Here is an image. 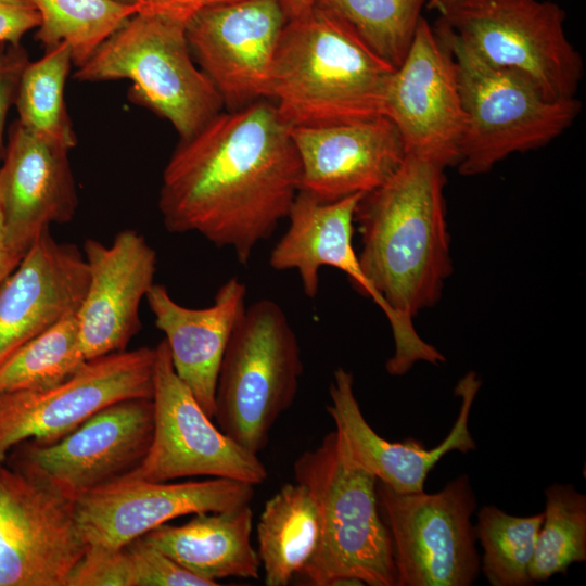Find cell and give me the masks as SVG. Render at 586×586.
<instances>
[{"label": "cell", "mask_w": 586, "mask_h": 586, "mask_svg": "<svg viewBox=\"0 0 586 586\" xmlns=\"http://www.w3.org/2000/svg\"><path fill=\"white\" fill-rule=\"evenodd\" d=\"M292 127L262 99L221 111L180 139L162 176L158 208L171 233L195 232L246 265L300 192Z\"/></svg>", "instance_id": "1"}, {"label": "cell", "mask_w": 586, "mask_h": 586, "mask_svg": "<svg viewBox=\"0 0 586 586\" xmlns=\"http://www.w3.org/2000/svg\"><path fill=\"white\" fill-rule=\"evenodd\" d=\"M444 170L406 154L383 184L360 198L355 211L359 262L393 317L395 348L385 367L395 377L419 361L437 366L446 360L412 323L420 311L438 302L453 270Z\"/></svg>", "instance_id": "2"}, {"label": "cell", "mask_w": 586, "mask_h": 586, "mask_svg": "<svg viewBox=\"0 0 586 586\" xmlns=\"http://www.w3.org/2000/svg\"><path fill=\"white\" fill-rule=\"evenodd\" d=\"M394 72L344 25L313 10L284 26L268 99L292 128L373 118L385 115Z\"/></svg>", "instance_id": "3"}, {"label": "cell", "mask_w": 586, "mask_h": 586, "mask_svg": "<svg viewBox=\"0 0 586 586\" xmlns=\"http://www.w3.org/2000/svg\"><path fill=\"white\" fill-rule=\"evenodd\" d=\"M293 472L314 496L320 519L317 549L300 576L314 586H396L377 479L352 459L340 433L329 432L301 454Z\"/></svg>", "instance_id": "4"}, {"label": "cell", "mask_w": 586, "mask_h": 586, "mask_svg": "<svg viewBox=\"0 0 586 586\" xmlns=\"http://www.w3.org/2000/svg\"><path fill=\"white\" fill-rule=\"evenodd\" d=\"M74 77L80 82L130 80L129 101L166 119L180 139L192 137L225 107L193 60L186 24L158 15H132Z\"/></svg>", "instance_id": "5"}, {"label": "cell", "mask_w": 586, "mask_h": 586, "mask_svg": "<svg viewBox=\"0 0 586 586\" xmlns=\"http://www.w3.org/2000/svg\"><path fill=\"white\" fill-rule=\"evenodd\" d=\"M433 28L457 73L464 113L457 163L461 175L488 173L513 153L550 143L581 113L576 98L549 100L525 78L483 62L440 21Z\"/></svg>", "instance_id": "6"}, {"label": "cell", "mask_w": 586, "mask_h": 586, "mask_svg": "<svg viewBox=\"0 0 586 586\" xmlns=\"http://www.w3.org/2000/svg\"><path fill=\"white\" fill-rule=\"evenodd\" d=\"M302 374L300 344L285 313L271 300L255 301L235 326L220 364L216 425L258 455L294 403Z\"/></svg>", "instance_id": "7"}, {"label": "cell", "mask_w": 586, "mask_h": 586, "mask_svg": "<svg viewBox=\"0 0 586 586\" xmlns=\"http://www.w3.org/2000/svg\"><path fill=\"white\" fill-rule=\"evenodd\" d=\"M438 21L479 59L512 72L549 100L576 98L584 75L565 12L540 0H460Z\"/></svg>", "instance_id": "8"}, {"label": "cell", "mask_w": 586, "mask_h": 586, "mask_svg": "<svg viewBox=\"0 0 586 586\" xmlns=\"http://www.w3.org/2000/svg\"><path fill=\"white\" fill-rule=\"evenodd\" d=\"M387 527L396 586H470L479 576L472 515L477 501L468 474L436 493H399L377 481Z\"/></svg>", "instance_id": "9"}, {"label": "cell", "mask_w": 586, "mask_h": 586, "mask_svg": "<svg viewBox=\"0 0 586 586\" xmlns=\"http://www.w3.org/2000/svg\"><path fill=\"white\" fill-rule=\"evenodd\" d=\"M153 431L152 398H127L95 412L56 442L20 443L4 463L75 500L136 470L150 449Z\"/></svg>", "instance_id": "10"}, {"label": "cell", "mask_w": 586, "mask_h": 586, "mask_svg": "<svg viewBox=\"0 0 586 586\" xmlns=\"http://www.w3.org/2000/svg\"><path fill=\"white\" fill-rule=\"evenodd\" d=\"M152 400L154 431L150 449L141 464L123 479L168 482L208 476L254 486L267 479L268 471L258 455L215 425L177 375L165 340L155 347Z\"/></svg>", "instance_id": "11"}, {"label": "cell", "mask_w": 586, "mask_h": 586, "mask_svg": "<svg viewBox=\"0 0 586 586\" xmlns=\"http://www.w3.org/2000/svg\"><path fill=\"white\" fill-rule=\"evenodd\" d=\"M154 361L155 347L112 353L51 387L0 393V466L24 441L50 444L111 404L152 398Z\"/></svg>", "instance_id": "12"}, {"label": "cell", "mask_w": 586, "mask_h": 586, "mask_svg": "<svg viewBox=\"0 0 586 586\" xmlns=\"http://www.w3.org/2000/svg\"><path fill=\"white\" fill-rule=\"evenodd\" d=\"M286 23L279 0L206 4L187 22L193 60L227 110L268 99L272 63Z\"/></svg>", "instance_id": "13"}, {"label": "cell", "mask_w": 586, "mask_h": 586, "mask_svg": "<svg viewBox=\"0 0 586 586\" xmlns=\"http://www.w3.org/2000/svg\"><path fill=\"white\" fill-rule=\"evenodd\" d=\"M86 549L74 500L0 466V586H67Z\"/></svg>", "instance_id": "14"}, {"label": "cell", "mask_w": 586, "mask_h": 586, "mask_svg": "<svg viewBox=\"0 0 586 586\" xmlns=\"http://www.w3.org/2000/svg\"><path fill=\"white\" fill-rule=\"evenodd\" d=\"M254 485L225 477L179 483L122 479L74 500L87 547L118 549L168 521L249 505Z\"/></svg>", "instance_id": "15"}, {"label": "cell", "mask_w": 586, "mask_h": 586, "mask_svg": "<svg viewBox=\"0 0 586 586\" xmlns=\"http://www.w3.org/2000/svg\"><path fill=\"white\" fill-rule=\"evenodd\" d=\"M385 116L398 129L406 154L444 168L457 165L464 113L456 67L449 50L424 17L391 78Z\"/></svg>", "instance_id": "16"}, {"label": "cell", "mask_w": 586, "mask_h": 586, "mask_svg": "<svg viewBox=\"0 0 586 586\" xmlns=\"http://www.w3.org/2000/svg\"><path fill=\"white\" fill-rule=\"evenodd\" d=\"M89 282L76 314L87 360L126 351L141 329L139 307L154 284L156 253L138 231H119L110 245L88 239Z\"/></svg>", "instance_id": "17"}, {"label": "cell", "mask_w": 586, "mask_h": 586, "mask_svg": "<svg viewBox=\"0 0 586 586\" xmlns=\"http://www.w3.org/2000/svg\"><path fill=\"white\" fill-rule=\"evenodd\" d=\"M482 380L474 371L466 373L455 387L460 398L457 419L444 441L426 448L421 441L390 442L367 422L354 392V377L342 367L333 372L329 386L331 404L327 411L342 436L352 459L377 481L399 493L424 491L429 473L448 453L476 449L469 430V417Z\"/></svg>", "instance_id": "18"}, {"label": "cell", "mask_w": 586, "mask_h": 586, "mask_svg": "<svg viewBox=\"0 0 586 586\" xmlns=\"http://www.w3.org/2000/svg\"><path fill=\"white\" fill-rule=\"evenodd\" d=\"M301 163L300 191L322 202L366 194L400 166L406 150L394 123L373 118L292 128Z\"/></svg>", "instance_id": "19"}, {"label": "cell", "mask_w": 586, "mask_h": 586, "mask_svg": "<svg viewBox=\"0 0 586 586\" xmlns=\"http://www.w3.org/2000/svg\"><path fill=\"white\" fill-rule=\"evenodd\" d=\"M69 151L17 119L9 127L0 165V206L9 242L21 255L51 225L67 224L76 214Z\"/></svg>", "instance_id": "20"}, {"label": "cell", "mask_w": 586, "mask_h": 586, "mask_svg": "<svg viewBox=\"0 0 586 586\" xmlns=\"http://www.w3.org/2000/svg\"><path fill=\"white\" fill-rule=\"evenodd\" d=\"M89 271L82 252L41 233L0 282V366L29 340L77 314Z\"/></svg>", "instance_id": "21"}, {"label": "cell", "mask_w": 586, "mask_h": 586, "mask_svg": "<svg viewBox=\"0 0 586 586\" xmlns=\"http://www.w3.org/2000/svg\"><path fill=\"white\" fill-rule=\"evenodd\" d=\"M246 286L238 278L220 285L212 305L186 307L162 284H153L145 300L156 328L165 334L177 375L213 419L220 364L230 336L244 314Z\"/></svg>", "instance_id": "22"}, {"label": "cell", "mask_w": 586, "mask_h": 586, "mask_svg": "<svg viewBox=\"0 0 586 586\" xmlns=\"http://www.w3.org/2000/svg\"><path fill=\"white\" fill-rule=\"evenodd\" d=\"M362 195L322 202L300 191L286 217L289 227L273 246L269 264L275 270H296L304 294L310 298L318 293L320 269L334 267L372 298L391 324L392 314L366 277L353 247L354 216Z\"/></svg>", "instance_id": "23"}, {"label": "cell", "mask_w": 586, "mask_h": 586, "mask_svg": "<svg viewBox=\"0 0 586 586\" xmlns=\"http://www.w3.org/2000/svg\"><path fill=\"white\" fill-rule=\"evenodd\" d=\"M249 505L200 512L182 525L161 524L142 537L189 572L213 582L226 577L258 578L260 561L251 535Z\"/></svg>", "instance_id": "24"}, {"label": "cell", "mask_w": 586, "mask_h": 586, "mask_svg": "<svg viewBox=\"0 0 586 586\" xmlns=\"http://www.w3.org/2000/svg\"><path fill=\"white\" fill-rule=\"evenodd\" d=\"M258 557L267 586H286L314 556L320 519L310 491L286 483L264 506L256 527Z\"/></svg>", "instance_id": "25"}, {"label": "cell", "mask_w": 586, "mask_h": 586, "mask_svg": "<svg viewBox=\"0 0 586 586\" xmlns=\"http://www.w3.org/2000/svg\"><path fill=\"white\" fill-rule=\"evenodd\" d=\"M72 66L66 42L44 49L42 58L27 63L14 104L22 125L69 150L77 144L64 98Z\"/></svg>", "instance_id": "26"}, {"label": "cell", "mask_w": 586, "mask_h": 586, "mask_svg": "<svg viewBox=\"0 0 586 586\" xmlns=\"http://www.w3.org/2000/svg\"><path fill=\"white\" fill-rule=\"evenodd\" d=\"M40 15L35 39L44 49L66 42L73 65H84L125 22L137 4L118 0H34Z\"/></svg>", "instance_id": "27"}, {"label": "cell", "mask_w": 586, "mask_h": 586, "mask_svg": "<svg viewBox=\"0 0 586 586\" xmlns=\"http://www.w3.org/2000/svg\"><path fill=\"white\" fill-rule=\"evenodd\" d=\"M428 0H316L314 10L349 29L381 60L397 68L405 59Z\"/></svg>", "instance_id": "28"}, {"label": "cell", "mask_w": 586, "mask_h": 586, "mask_svg": "<svg viewBox=\"0 0 586 586\" xmlns=\"http://www.w3.org/2000/svg\"><path fill=\"white\" fill-rule=\"evenodd\" d=\"M544 520L530 565L533 583L568 573L586 561V496L572 485L553 483L545 488Z\"/></svg>", "instance_id": "29"}, {"label": "cell", "mask_w": 586, "mask_h": 586, "mask_svg": "<svg viewBox=\"0 0 586 586\" xmlns=\"http://www.w3.org/2000/svg\"><path fill=\"white\" fill-rule=\"evenodd\" d=\"M86 361L75 314L29 340L0 366V393L51 387Z\"/></svg>", "instance_id": "30"}, {"label": "cell", "mask_w": 586, "mask_h": 586, "mask_svg": "<svg viewBox=\"0 0 586 586\" xmlns=\"http://www.w3.org/2000/svg\"><path fill=\"white\" fill-rule=\"evenodd\" d=\"M544 512L528 517L507 513L495 505L483 506L474 525L483 548L482 572L492 586H530V565Z\"/></svg>", "instance_id": "31"}, {"label": "cell", "mask_w": 586, "mask_h": 586, "mask_svg": "<svg viewBox=\"0 0 586 586\" xmlns=\"http://www.w3.org/2000/svg\"><path fill=\"white\" fill-rule=\"evenodd\" d=\"M125 546L131 560L133 586H217L183 569L142 536Z\"/></svg>", "instance_id": "32"}, {"label": "cell", "mask_w": 586, "mask_h": 586, "mask_svg": "<svg viewBox=\"0 0 586 586\" xmlns=\"http://www.w3.org/2000/svg\"><path fill=\"white\" fill-rule=\"evenodd\" d=\"M22 43L0 41V165L4 155V129L9 110L15 104L22 74L29 62Z\"/></svg>", "instance_id": "33"}, {"label": "cell", "mask_w": 586, "mask_h": 586, "mask_svg": "<svg viewBox=\"0 0 586 586\" xmlns=\"http://www.w3.org/2000/svg\"><path fill=\"white\" fill-rule=\"evenodd\" d=\"M39 24L34 0H0V41L22 43V38Z\"/></svg>", "instance_id": "34"}, {"label": "cell", "mask_w": 586, "mask_h": 586, "mask_svg": "<svg viewBox=\"0 0 586 586\" xmlns=\"http://www.w3.org/2000/svg\"><path fill=\"white\" fill-rule=\"evenodd\" d=\"M139 12L163 16L182 24L205 5V0H139Z\"/></svg>", "instance_id": "35"}, {"label": "cell", "mask_w": 586, "mask_h": 586, "mask_svg": "<svg viewBox=\"0 0 586 586\" xmlns=\"http://www.w3.org/2000/svg\"><path fill=\"white\" fill-rule=\"evenodd\" d=\"M23 256L9 242L0 206V282L15 269Z\"/></svg>", "instance_id": "36"}, {"label": "cell", "mask_w": 586, "mask_h": 586, "mask_svg": "<svg viewBox=\"0 0 586 586\" xmlns=\"http://www.w3.org/2000/svg\"><path fill=\"white\" fill-rule=\"evenodd\" d=\"M288 21L303 17L309 14L315 7L316 0H279Z\"/></svg>", "instance_id": "37"}, {"label": "cell", "mask_w": 586, "mask_h": 586, "mask_svg": "<svg viewBox=\"0 0 586 586\" xmlns=\"http://www.w3.org/2000/svg\"><path fill=\"white\" fill-rule=\"evenodd\" d=\"M459 1L460 0H428L426 5L430 10H435L442 14Z\"/></svg>", "instance_id": "38"}, {"label": "cell", "mask_w": 586, "mask_h": 586, "mask_svg": "<svg viewBox=\"0 0 586 586\" xmlns=\"http://www.w3.org/2000/svg\"><path fill=\"white\" fill-rule=\"evenodd\" d=\"M231 1H238V0H205V5L214 4V3H225V2H231Z\"/></svg>", "instance_id": "39"}, {"label": "cell", "mask_w": 586, "mask_h": 586, "mask_svg": "<svg viewBox=\"0 0 586 586\" xmlns=\"http://www.w3.org/2000/svg\"><path fill=\"white\" fill-rule=\"evenodd\" d=\"M118 1L127 3V4H137L138 5L139 0H118Z\"/></svg>", "instance_id": "40"}]
</instances>
